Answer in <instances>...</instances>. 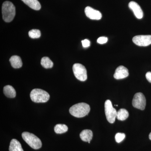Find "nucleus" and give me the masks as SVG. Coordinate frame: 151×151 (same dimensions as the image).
I'll use <instances>...</instances> for the list:
<instances>
[{"instance_id": "15", "label": "nucleus", "mask_w": 151, "mask_h": 151, "mask_svg": "<svg viewBox=\"0 0 151 151\" xmlns=\"http://www.w3.org/2000/svg\"><path fill=\"white\" fill-rule=\"evenodd\" d=\"M5 95L9 98H14L16 96V92L14 87L10 85H6L4 88Z\"/></svg>"}, {"instance_id": "19", "label": "nucleus", "mask_w": 151, "mask_h": 151, "mask_svg": "<svg viewBox=\"0 0 151 151\" xmlns=\"http://www.w3.org/2000/svg\"><path fill=\"white\" fill-rule=\"evenodd\" d=\"M68 130L67 126L65 124H58L54 127V131L57 134H61L67 132Z\"/></svg>"}, {"instance_id": "18", "label": "nucleus", "mask_w": 151, "mask_h": 151, "mask_svg": "<svg viewBox=\"0 0 151 151\" xmlns=\"http://www.w3.org/2000/svg\"><path fill=\"white\" fill-rule=\"evenodd\" d=\"M41 64L45 68H50L53 65V62L47 57H44L41 60Z\"/></svg>"}, {"instance_id": "7", "label": "nucleus", "mask_w": 151, "mask_h": 151, "mask_svg": "<svg viewBox=\"0 0 151 151\" xmlns=\"http://www.w3.org/2000/svg\"><path fill=\"white\" fill-rule=\"evenodd\" d=\"M146 105V100L145 95L142 93H136L132 100V105L134 108L140 110H145Z\"/></svg>"}, {"instance_id": "6", "label": "nucleus", "mask_w": 151, "mask_h": 151, "mask_svg": "<svg viewBox=\"0 0 151 151\" xmlns=\"http://www.w3.org/2000/svg\"><path fill=\"white\" fill-rule=\"evenodd\" d=\"M73 70L75 77L79 81H84L87 79V71L84 65L75 63L73 66Z\"/></svg>"}, {"instance_id": "22", "label": "nucleus", "mask_w": 151, "mask_h": 151, "mask_svg": "<svg viewBox=\"0 0 151 151\" xmlns=\"http://www.w3.org/2000/svg\"><path fill=\"white\" fill-rule=\"evenodd\" d=\"M107 41H108V38L104 37H99L97 40V42L98 43L101 44L106 43Z\"/></svg>"}, {"instance_id": "20", "label": "nucleus", "mask_w": 151, "mask_h": 151, "mask_svg": "<svg viewBox=\"0 0 151 151\" xmlns=\"http://www.w3.org/2000/svg\"><path fill=\"white\" fill-rule=\"evenodd\" d=\"M28 34L29 37L31 38H38L40 37L41 32L39 30L33 29L29 31Z\"/></svg>"}, {"instance_id": "2", "label": "nucleus", "mask_w": 151, "mask_h": 151, "mask_svg": "<svg viewBox=\"0 0 151 151\" xmlns=\"http://www.w3.org/2000/svg\"><path fill=\"white\" fill-rule=\"evenodd\" d=\"M2 12L4 20L6 22H10L13 20L15 16V7L12 2L6 1L3 3Z\"/></svg>"}, {"instance_id": "24", "label": "nucleus", "mask_w": 151, "mask_h": 151, "mask_svg": "<svg viewBox=\"0 0 151 151\" xmlns=\"http://www.w3.org/2000/svg\"><path fill=\"white\" fill-rule=\"evenodd\" d=\"M146 77L149 82L151 83V72H148L146 73Z\"/></svg>"}, {"instance_id": "12", "label": "nucleus", "mask_w": 151, "mask_h": 151, "mask_svg": "<svg viewBox=\"0 0 151 151\" xmlns=\"http://www.w3.org/2000/svg\"><path fill=\"white\" fill-rule=\"evenodd\" d=\"M80 137L82 141L90 143L93 137V133L91 130H84L80 133Z\"/></svg>"}, {"instance_id": "8", "label": "nucleus", "mask_w": 151, "mask_h": 151, "mask_svg": "<svg viewBox=\"0 0 151 151\" xmlns=\"http://www.w3.org/2000/svg\"><path fill=\"white\" fill-rule=\"evenodd\" d=\"M133 42L139 46H147L151 44V35H137L133 37Z\"/></svg>"}, {"instance_id": "1", "label": "nucleus", "mask_w": 151, "mask_h": 151, "mask_svg": "<svg viewBox=\"0 0 151 151\" xmlns=\"http://www.w3.org/2000/svg\"><path fill=\"white\" fill-rule=\"evenodd\" d=\"M90 111L89 105L86 103H77L69 109V113L76 118H82L88 115Z\"/></svg>"}, {"instance_id": "5", "label": "nucleus", "mask_w": 151, "mask_h": 151, "mask_svg": "<svg viewBox=\"0 0 151 151\" xmlns=\"http://www.w3.org/2000/svg\"><path fill=\"white\" fill-rule=\"evenodd\" d=\"M105 110L106 119L109 123L113 124L117 116V112L113 107L111 100H108L105 103Z\"/></svg>"}, {"instance_id": "23", "label": "nucleus", "mask_w": 151, "mask_h": 151, "mask_svg": "<svg viewBox=\"0 0 151 151\" xmlns=\"http://www.w3.org/2000/svg\"><path fill=\"white\" fill-rule=\"evenodd\" d=\"M81 42H82V45H83V47H88L90 46V41L88 40L85 39L84 40L81 41Z\"/></svg>"}, {"instance_id": "10", "label": "nucleus", "mask_w": 151, "mask_h": 151, "mask_svg": "<svg viewBox=\"0 0 151 151\" xmlns=\"http://www.w3.org/2000/svg\"><path fill=\"white\" fill-rule=\"evenodd\" d=\"M129 75L128 69L123 65H121L116 68L114 77L116 79H121L128 77Z\"/></svg>"}, {"instance_id": "21", "label": "nucleus", "mask_w": 151, "mask_h": 151, "mask_svg": "<svg viewBox=\"0 0 151 151\" xmlns=\"http://www.w3.org/2000/svg\"><path fill=\"white\" fill-rule=\"evenodd\" d=\"M125 137H126V135L124 133H118L116 134L115 139L117 143H120L122 141L124 140Z\"/></svg>"}, {"instance_id": "11", "label": "nucleus", "mask_w": 151, "mask_h": 151, "mask_svg": "<svg viewBox=\"0 0 151 151\" xmlns=\"http://www.w3.org/2000/svg\"><path fill=\"white\" fill-rule=\"evenodd\" d=\"M129 6L137 18L141 19L143 17V11L141 7L135 2L131 1L129 3Z\"/></svg>"}, {"instance_id": "3", "label": "nucleus", "mask_w": 151, "mask_h": 151, "mask_svg": "<svg viewBox=\"0 0 151 151\" xmlns=\"http://www.w3.org/2000/svg\"><path fill=\"white\" fill-rule=\"evenodd\" d=\"M30 97L35 103H44L48 101L50 96L47 92L42 89H35L31 92Z\"/></svg>"}, {"instance_id": "16", "label": "nucleus", "mask_w": 151, "mask_h": 151, "mask_svg": "<svg viewBox=\"0 0 151 151\" xmlns=\"http://www.w3.org/2000/svg\"><path fill=\"white\" fill-rule=\"evenodd\" d=\"M9 151H24L20 143L16 139H13L10 144Z\"/></svg>"}, {"instance_id": "9", "label": "nucleus", "mask_w": 151, "mask_h": 151, "mask_svg": "<svg viewBox=\"0 0 151 151\" xmlns=\"http://www.w3.org/2000/svg\"><path fill=\"white\" fill-rule=\"evenodd\" d=\"M85 13L87 17L91 19L100 20L102 18V14L99 11L89 6H87L85 9Z\"/></svg>"}, {"instance_id": "4", "label": "nucleus", "mask_w": 151, "mask_h": 151, "mask_svg": "<svg viewBox=\"0 0 151 151\" xmlns=\"http://www.w3.org/2000/svg\"><path fill=\"white\" fill-rule=\"evenodd\" d=\"M22 137L32 149L38 150L40 149L42 146L40 139L34 134L28 132H24L22 134Z\"/></svg>"}, {"instance_id": "17", "label": "nucleus", "mask_w": 151, "mask_h": 151, "mask_svg": "<svg viewBox=\"0 0 151 151\" xmlns=\"http://www.w3.org/2000/svg\"><path fill=\"white\" fill-rule=\"evenodd\" d=\"M129 116V113L126 109L122 108L117 112L116 118L120 121H123L126 120Z\"/></svg>"}, {"instance_id": "14", "label": "nucleus", "mask_w": 151, "mask_h": 151, "mask_svg": "<svg viewBox=\"0 0 151 151\" xmlns=\"http://www.w3.org/2000/svg\"><path fill=\"white\" fill-rule=\"evenodd\" d=\"M22 1L33 9L39 10L41 7L40 3L37 0H22Z\"/></svg>"}, {"instance_id": "25", "label": "nucleus", "mask_w": 151, "mask_h": 151, "mask_svg": "<svg viewBox=\"0 0 151 151\" xmlns=\"http://www.w3.org/2000/svg\"><path fill=\"white\" fill-rule=\"evenodd\" d=\"M149 139L151 140V132L150 133V134H149Z\"/></svg>"}, {"instance_id": "13", "label": "nucleus", "mask_w": 151, "mask_h": 151, "mask_svg": "<svg viewBox=\"0 0 151 151\" xmlns=\"http://www.w3.org/2000/svg\"><path fill=\"white\" fill-rule=\"evenodd\" d=\"M9 61L12 66L14 68H20L22 65L21 58L17 55H14L11 57Z\"/></svg>"}]
</instances>
